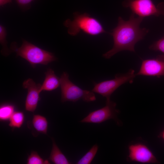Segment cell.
Masks as SVG:
<instances>
[{"instance_id": "603a6c76", "label": "cell", "mask_w": 164, "mask_h": 164, "mask_svg": "<svg viewBox=\"0 0 164 164\" xmlns=\"http://www.w3.org/2000/svg\"><path fill=\"white\" fill-rule=\"evenodd\" d=\"M159 136L164 141V129L160 133Z\"/></svg>"}, {"instance_id": "7c38bea8", "label": "cell", "mask_w": 164, "mask_h": 164, "mask_svg": "<svg viewBox=\"0 0 164 164\" xmlns=\"http://www.w3.org/2000/svg\"><path fill=\"white\" fill-rule=\"evenodd\" d=\"M52 148L48 159L55 164H71L57 146L54 140L52 138Z\"/></svg>"}, {"instance_id": "52a82bcc", "label": "cell", "mask_w": 164, "mask_h": 164, "mask_svg": "<svg viewBox=\"0 0 164 164\" xmlns=\"http://www.w3.org/2000/svg\"><path fill=\"white\" fill-rule=\"evenodd\" d=\"M127 159L130 162L142 163H155L159 162L149 148L145 144L138 143L131 144L128 147Z\"/></svg>"}, {"instance_id": "8992f818", "label": "cell", "mask_w": 164, "mask_h": 164, "mask_svg": "<svg viewBox=\"0 0 164 164\" xmlns=\"http://www.w3.org/2000/svg\"><path fill=\"white\" fill-rule=\"evenodd\" d=\"M116 104L110 100H106V105L103 108L89 113L80 122L81 123L99 124L112 119L118 125L120 124L118 114L119 111L116 108Z\"/></svg>"}, {"instance_id": "ba28073f", "label": "cell", "mask_w": 164, "mask_h": 164, "mask_svg": "<svg viewBox=\"0 0 164 164\" xmlns=\"http://www.w3.org/2000/svg\"><path fill=\"white\" fill-rule=\"evenodd\" d=\"M123 4L124 6L129 8L132 13L139 17L144 18L160 15L152 0H125Z\"/></svg>"}, {"instance_id": "7402d4cb", "label": "cell", "mask_w": 164, "mask_h": 164, "mask_svg": "<svg viewBox=\"0 0 164 164\" xmlns=\"http://www.w3.org/2000/svg\"><path fill=\"white\" fill-rule=\"evenodd\" d=\"M12 2V0H0V5L2 6L7 4L10 3Z\"/></svg>"}, {"instance_id": "4fadbf2b", "label": "cell", "mask_w": 164, "mask_h": 164, "mask_svg": "<svg viewBox=\"0 0 164 164\" xmlns=\"http://www.w3.org/2000/svg\"><path fill=\"white\" fill-rule=\"evenodd\" d=\"M32 123L33 127L37 132L47 134L48 122L46 117L39 114L34 115Z\"/></svg>"}, {"instance_id": "9c48e42d", "label": "cell", "mask_w": 164, "mask_h": 164, "mask_svg": "<svg viewBox=\"0 0 164 164\" xmlns=\"http://www.w3.org/2000/svg\"><path fill=\"white\" fill-rule=\"evenodd\" d=\"M136 75L164 77V54L155 58L142 60L140 69Z\"/></svg>"}, {"instance_id": "3957f363", "label": "cell", "mask_w": 164, "mask_h": 164, "mask_svg": "<svg viewBox=\"0 0 164 164\" xmlns=\"http://www.w3.org/2000/svg\"><path fill=\"white\" fill-rule=\"evenodd\" d=\"M14 50L17 56L28 62L32 67L38 64L46 65L56 60V58L50 52L40 48L25 40L21 46L14 48Z\"/></svg>"}, {"instance_id": "6da1fadb", "label": "cell", "mask_w": 164, "mask_h": 164, "mask_svg": "<svg viewBox=\"0 0 164 164\" xmlns=\"http://www.w3.org/2000/svg\"><path fill=\"white\" fill-rule=\"evenodd\" d=\"M143 19L135 17V14L133 13L128 20L125 21L119 17L117 26L109 33L113 38V47L104 54L103 57L109 59L118 53L124 50L135 52L136 44L142 40L149 32L148 29L140 27Z\"/></svg>"}, {"instance_id": "ac0fdd59", "label": "cell", "mask_w": 164, "mask_h": 164, "mask_svg": "<svg viewBox=\"0 0 164 164\" xmlns=\"http://www.w3.org/2000/svg\"><path fill=\"white\" fill-rule=\"evenodd\" d=\"M27 164H50L47 160H44L36 151H32L27 159Z\"/></svg>"}, {"instance_id": "7a4b0ae2", "label": "cell", "mask_w": 164, "mask_h": 164, "mask_svg": "<svg viewBox=\"0 0 164 164\" xmlns=\"http://www.w3.org/2000/svg\"><path fill=\"white\" fill-rule=\"evenodd\" d=\"M73 15V20L68 19L63 23L67 28L68 33L70 35L76 36L81 31L93 36L107 32L100 22L88 14H80L76 12Z\"/></svg>"}, {"instance_id": "9a60e30c", "label": "cell", "mask_w": 164, "mask_h": 164, "mask_svg": "<svg viewBox=\"0 0 164 164\" xmlns=\"http://www.w3.org/2000/svg\"><path fill=\"white\" fill-rule=\"evenodd\" d=\"M98 149V146L97 144L94 145L76 164H90L95 156Z\"/></svg>"}, {"instance_id": "44dd1931", "label": "cell", "mask_w": 164, "mask_h": 164, "mask_svg": "<svg viewBox=\"0 0 164 164\" xmlns=\"http://www.w3.org/2000/svg\"><path fill=\"white\" fill-rule=\"evenodd\" d=\"M156 7L160 15L164 16V2L158 4Z\"/></svg>"}, {"instance_id": "8fae6325", "label": "cell", "mask_w": 164, "mask_h": 164, "mask_svg": "<svg viewBox=\"0 0 164 164\" xmlns=\"http://www.w3.org/2000/svg\"><path fill=\"white\" fill-rule=\"evenodd\" d=\"M45 77L41 86V90L52 91L60 85V78L55 73L54 71L49 69L45 73Z\"/></svg>"}, {"instance_id": "5b68a950", "label": "cell", "mask_w": 164, "mask_h": 164, "mask_svg": "<svg viewBox=\"0 0 164 164\" xmlns=\"http://www.w3.org/2000/svg\"><path fill=\"white\" fill-rule=\"evenodd\" d=\"M136 76L135 70L130 69L125 73L116 74L113 79L95 84L91 91L105 97L106 100H110L111 95L118 88L126 83H132Z\"/></svg>"}, {"instance_id": "277c9868", "label": "cell", "mask_w": 164, "mask_h": 164, "mask_svg": "<svg viewBox=\"0 0 164 164\" xmlns=\"http://www.w3.org/2000/svg\"><path fill=\"white\" fill-rule=\"evenodd\" d=\"M68 73L64 72L60 78L62 102H75L81 99L84 102H89L96 100L93 92L81 88L70 81Z\"/></svg>"}, {"instance_id": "2e32d148", "label": "cell", "mask_w": 164, "mask_h": 164, "mask_svg": "<svg viewBox=\"0 0 164 164\" xmlns=\"http://www.w3.org/2000/svg\"><path fill=\"white\" fill-rule=\"evenodd\" d=\"M14 106L11 104H5L2 105L0 108V120L5 121L9 120L14 112Z\"/></svg>"}, {"instance_id": "d6986e66", "label": "cell", "mask_w": 164, "mask_h": 164, "mask_svg": "<svg viewBox=\"0 0 164 164\" xmlns=\"http://www.w3.org/2000/svg\"><path fill=\"white\" fill-rule=\"evenodd\" d=\"M152 50L159 51L164 53V34L161 38L154 42L149 46Z\"/></svg>"}, {"instance_id": "5bb4252c", "label": "cell", "mask_w": 164, "mask_h": 164, "mask_svg": "<svg viewBox=\"0 0 164 164\" xmlns=\"http://www.w3.org/2000/svg\"><path fill=\"white\" fill-rule=\"evenodd\" d=\"M24 120L23 112L21 111L14 112L9 120V125L13 128H20L22 125Z\"/></svg>"}, {"instance_id": "30bf717a", "label": "cell", "mask_w": 164, "mask_h": 164, "mask_svg": "<svg viewBox=\"0 0 164 164\" xmlns=\"http://www.w3.org/2000/svg\"><path fill=\"white\" fill-rule=\"evenodd\" d=\"M41 85L36 84L31 78L25 80L23 87L27 89V94L25 101V109L27 111L34 112L36 109L40 98L39 94L42 91Z\"/></svg>"}, {"instance_id": "e0dca14e", "label": "cell", "mask_w": 164, "mask_h": 164, "mask_svg": "<svg viewBox=\"0 0 164 164\" xmlns=\"http://www.w3.org/2000/svg\"><path fill=\"white\" fill-rule=\"evenodd\" d=\"M6 31L5 27L2 25L0 26V42L2 46L1 50L2 53L4 55L7 56L10 53V51L7 46L6 40Z\"/></svg>"}, {"instance_id": "ffe728a7", "label": "cell", "mask_w": 164, "mask_h": 164, "mask_svg": "<svg viewBox=\"0 0 164 164\" xmlns=\"http://www.w3.org/2000/svg\"><path fill=\"white\" fill-rule=\"evenodd\" d=\"M34 0H15L20 8L23 10H26L31 8V2Z\"/></svg>"}]
</instances>
